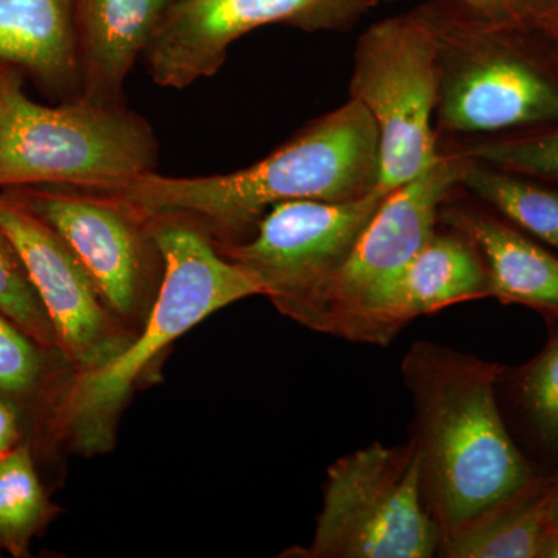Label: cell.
<instances>
[{
	"label": "cell",
	"instance_id": "cell-6",
	"mask_svg": "<svg viewBox=\"0 0 558 558\" xmlns=\"http://www.w3.org/2000/svg\"><path fill=\"white\" fill-rule=\"evenodd\" d=\"M442 531L422 494L414 444L380 442L344 454L328 469L322 512L306 558H429Z\"/></svg>",
	"mask_w": 558,
	"mask_h": 558
},
{
	"label": "cell",
	"instance_id": "cell-11",
	"mask_svg": "<svg viewBox=\"0 0 558 558\" xmlns=\"http://www.w3.org/2000/svg\"><path fill=\"white\" fill-rule=\"evenodd\" d=\"M374 0H172L143 51L150 78L183 89L215 75L231 44L270 24L344 28Z\"/></svg>",
	"mask_w": 558,
	"mask_h": 558
},
{
	"label": "cell",
	"instance_id": "cell-8",
	"mask_svg": "<svg viewBox=\"0 0 558 558\" xmlns=\"http://www.w3.org/2000/svg\"><path fill=\"white\" fill-rule=\"evenodd\" d=\"M2 193L38 216L68 244L109 310L137 333L163 277V259L148 215L116 194L68 186H25Z\"/></svg>",
	"mask_w": 558,
	"mask_h": 558
},
{
	"label": "cell",
	"instance_id": "cell-3",
	"mask_svg": "<svg viewBox=\"0 0 558 558\" xmlns=\"http://www.w3.org/2000/svg\"><path fill=\"white\" fill-rule=\"evenodd\" d=\"M148 219L163 259L159 293L145 325L119 357L73 377L60 416L62 451L86 457L108 453L135 387L161 352L215 312L263 295L252 275L227 258L197 220L182 215H148Z\"/></svg>",
	"mask_w": 558,
	"mask_h": 558
},
{
	"label": "cell",
	"instance_id": "cell-10",
	"mask_svg": "<svg viewBox=\"0 0 558 558\" xmlns=\"http://www.w3.org/2000/svg\"><path fill=\"white\" fill-rule=\"evenodd\" d=\"M389 193L376 186L359 199L284 202L266 213L248 240L219 247L252 275L282 315L299 323Z\"/></svg>",
	"mask_w": 558,
	"mask_h": 558
},
{
	"label": "cell",
	"instance_id": "cell-4",
	"mask_svg": "<svg viewBox=\"0 0 558 558\" xmlns=\"http://www.w3.org/2000/svg\"><path fill=\"white\" fill-rule=\"evenodd\" d=\"M416 11L436 44L438 134L480 138L557 126L558 57L537 28L459 2Z\"/></svg>",
	"mask_w": 558,
	"mask_h": 558
},
{
	"label": "cell",
	"instance_id": "cell-12",
	"mask_svg": "<svg viewBox=\"0 0 558 558\" xmlns=\"http://www.w3.org/2000/svg\"><path fill=\"white\" fill-rule=\"evenodd\" d=\"M0 230L16 248L75 374L101 369L130 347L135 332L109 310L68 244L2 191Z\"/></svg>",
	"mask_w": 558,
	"mask_h": 558
},
{
	"label": "cell",
	"instance_id": "cell-15",
	"mask_svg": "<svg viewBox=\"0 0 558 558\" xmlns=\"http://www.w3.org/2000/svg\"><path fill=\"white\" fill-rule=\"evenodd\" d=\"M0 70L51 102L80 98L76 0H0Z\"/></svg>",
	"mask_w": 558,
	"mask_h": 558
},
{
	"label": "cell",
	"instance_id": "cell-26",
	"mask_svg": "<svg viewBox=\"0 0 558 558\" xmlns=\"http://www.w3.org/2000/svg\"><path fill=\"white\" fill-rule=\"evenodd\" d=\"M495 21H520L515 0H454Z\"/></svg>",
	"mask_w": 558,
	"mask_h": 558
},
{
	"label": "cell",
	"instance_id": "cell-21",
	"mask_svg": "<svg viewBox=\"0 0 558 558\" xmlns=\"http://www.w3.org/2000/svg\"><path fill=\"white\" fill-rule=\"evenodd\" d=\"M548 328L545 347L523 365L505 366L498 387L505 389L527 446L558 458V325Z\"/></svg>",
	"mask_w": 558,
	"mask_h": 558
},
{
	"label": "cell",
	"instance_id": "cell-13",
	"mask_svg": "<svg viewBox=\"0 0 558 558\" xmlns=\"http://www.w3.org/2000/svg\"><path fill=\"white\" fill-rule=\"evenodd\" d=\"M440 227L371 311L354 343L387 347L422 315L490 299V279L480 250L459 231Z\"/></svg>",
	"mask_w": 558,
	"mask_h": 558
},
{
	"label": "cell",
	"instance_id": "cell-14",
	"mask_svg": "<svg viewBox=\"0 0 558 558\" xmlns=\"http://www.w3.org/2000/svg\"><path fill=\"white\" fill-rule=\"evenodd\" d=\"M453 193L439 209V223L464 234L480 250L490 279V299L506 306L527 307L542 315L546 325H558L556 250L517 229L480 201H459L451 197Z\"/></svg>",
	"mask_w": 558,
	"mask_h": 558
},
{
	"label": "cell",
	"instance_id": "cell-17",
	"mask_svg": "<svg viewBox=\"0 0 558 558\" xmlns=\"http://www.w3.org/2000/svg\"><path fill=\"white\" fill-rule=\"evenodd\" d=\"M172 0H76L81 98L121 105L124 83Z\"/></svg>",
	"mask_w": 558,
	"mask_h": 558
},
{
	"label": "cell",
	"instance_id": "cell-24",
	"mask_svg": "<svg viewBox=\"0 0 558 558\" xmlns=\"http://www.w3.org/2000/svg\"><path fill=\"white\" fill-rule=\"evenodd\" d=\"M519 20L531 27H545L558 21V0H515Z\"/></svg>",
	"mask_w": 558,
	"mask_h": 558
},
{
	"label": "cell",
	"instance_id": "cell-18",
	"mask_svg": "<svg viewBox=\"0 0 558 558\" xmlns=\"http://www.w3.org/2000/svg\"><path fill=\"white\" fill-rule=\"evenodd\" d=\"M548 475L454 534L442 538L439 557L542 558L549 531Z\"/></svg>",
	"mask_w": 558,
	"mask_h": 558
},
{
	"label": "cell",
	"instance_id": "cell-16",
	"mask_svg": "<svg viewBox=\"0 0 558 558\" xmlns=\"http://www.w3.org/2000/svg\"><path fill=\"white\" fill-rule=\"evenodd\" d=\"M75 369L0 312V399L16 411L40 472L61 458L60 416Z\"/></svg>",
	"mask_w": 558,
	"mask_h": 558
},
{
	"label": "cell",
	"instance_id": "cell-23",
	"mask_svg": "<svg viewBox=\"0 0 558 558\" xmlns=\"http://www.w3.org/2000/svg\"><path fill=\"white\" fill-rule=\"evenodd\" d=\"M0 312L47 348H58L49 315L9 238L0 230ZM60 349V348H58Z\"/></svg>",
	"mask_w": 558,
	"mask_h": 558
},
{
	"label": "cell",
	"instance_id": "cell-5",
	"mask_svg": "<svg viewBox=\"0 0 558 558\" xmlns=\"http://www.w3.org/2000/svg\"><path fill=\"white\" fill-rule=\"evenodd\" d=\"M25 81L0 70V191L68 186L120 194L156 171L159 140L121 105L75 100L43 105Z\"/></svg>",
	"mask_w": 558,
	"mask_h": 558
},
{
	"label": "cell",
	"instance_id": "cell-7",
	"mask_svg": "<svg viewBox=\"0 0 558 558\" xmlns=\"http://www.w3.org/2000/svg\"><path fill=\"white\" fill-rule=\"evenodd\" d=\"M438 89L435 38L417 11L377 22L360 36L349 98L365 106L379 132L377 189L395 191L442 156Z\"/></svg>",
	"mask_w": 558,
	"mask_h": 558
},
{
	"label": "cell",
	"instance_id": "cell-20",
	"mask_svg": "<svg viewBox=\"0 0 558 558\" xmlns=\"http://www.w3.org/2000/svg\"><path fill=\"white\" fill-rule=\"evenodd\" d=\"M60 512L50 499L31 444L21 440L0 457V553L31 557L33 539Z\"/></svg>",
	"mask_w": 558,
	"mask_h": 558
},
{
	"label": "cell",
	"instance_id": "cell-9",
	"mask_svg": "<svg viewBox=\"0 0 558 558\" xmlns=\"http://www.w3.org/2000/svg\"><path fill=\"white\" fill-rule=\"evenodd\" d=\"M468 160L458 150H442L427 171L391 191L300 325L354 341L371 311L438 229L439 209L461 185Z\"/></svg>",
	"mask_w": 558,
	"mask_h": 558
},
{
	"label": "cell",
	"instance_id": "cell-19",
	"mask_svg": "<svg viewBox=\"0 0 558 558\" xmlns=\"http://www.w3.org/2000/svg\"><path fill=\"white\" fill-rule=\"evenodd\" d=\"M468 159L459 189L558 253V186Z\"/></svg>",
	"mask_w": 558,
	"mask_h": 558
},
{
	"label": "cell",
	"instance_id": "cell-1",
	"mask_svg": "<svg viewBox=\"0 0 558 558\" xmlns=\"http://www.w3.org/2000/svg\"><path fill=\"white\" fill-rule=\"evenodd\" d=\"M505 365L418 340L402 360L414 405L410 440L442 538L531 486L542 473L510 433L498 399Z\"/></svg>",
	"mask_w": 558,
	"mask_h": 558
},
{
	"label": "cell",
	"instance_id": "cell-27",
	"mask_svg": "<svg viewBox=\"0 0 558 558\" xmlns=\"http://www.w3.org/2000/svg\"><path fill=\"white\" fill-rule=\"evenodd\" d=\"M549 529L558 527V469L548 475Z\"/></svg>",
	"mask_w": 558,
	"mask_h": 558
},
{
	"label": "cell",
	"instance_id": "cell-22",
	"mask_svg": "<svg viewBox=\"0 0 558 558\" xmlns=\"http://www.w3.org/2000/svg\"><path fill=\"white\" fill-rule=\"evenodd\" d=\"M462 156L558 186V124L465 143Z\"/></svg>",
	"mask_w": 558,
	"mask_h": 558
},
{
	"label": "cell",
	"instance_id": "cell-28",
	"mask_svg": "<svg viewBox=\"0 0 558 558\" xmlns=\"http://www.w3.org/2000/svg\"><path fill=\"white\" fill-rule=\"evenodd\" d=\"M537 28L543 36H545L546 40H548L549 46L553 47V50L556 51L558 57V21L554 22V24L545 25V27H534Z\"/></svg>",
	"mask_w": 558,
	"mask_h": 558
},
{
	"label": "cell",
	"instance_id": "cell-2",
	"mask_svg": "<svg viewBox=\"0 0 558 558\" xmlns=\"http://www.w3.org/2000/svg\"><path fill=\"white\" fill-rule=\"evenodd\" d=\"M377 174L379 132L365 106L349 98L247 168L199 178L154 171L116 196L145 215L197 220L227 245L248 240L275 205L359 199L376 189Z\"/></svg>",
	"mask_w": 558,
	"mask_h": 558
},
{
	"label": "cell",
	"instance_id": "cell-25",
	"mask_svg": "<svg viewBox=\"0 0 558 558\" xmlns=\"http://www.w3.org/2000/svg\"><path fill=\"white\" fill-rule=\"evenodd\" d=\"M24 440L21 418L5 400L0 399V457Z\"/></svg>",
	"mask_w": 558,
	"mask_h": 558
}]
</instances>
